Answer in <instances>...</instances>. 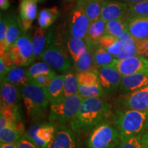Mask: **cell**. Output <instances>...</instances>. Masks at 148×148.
Instances as JSON below:
<instances>
[{"instance_id":"obj_29","label":"cell","mask_w":148,"mask_h":148,"mask_svg":"<svg viewBox=\"0 0 148 148\" xmlns=\"http://www.w3.org/2000/svg\"><path fill=\"white\" fill-rule=\"evenodd\" d=\"M98 45L106 49L114 58L122 49V46L117 38L108 34L103 35L99 39Z\"/></svg>"},{"instance_id":"obj_17","label":"cell","mask_w":148,"mask_h":148,"mask_svg":"<svg viewBox=\"0 0 148 148\" xmlns=\"http://www.w3.org/2000/svg\"><path fill=\"white\" fill-rule=\"evenodd\" d=\"M125 20L127 31L133 37L140 40L148 39V16L132 17Z\"/></svg>"},{"instance_id":"obj_2","label":"cell","mask_w":148,"mask_h":148,"mask_svg":"<svg viewBox=\"0 0 148 148\" xmlns=\"http://www.w3.org/2000/svg\"><path fill=\"white\" fill-rule=\"evenodd\" d=\"M114 124L120 137L141 135L148 128V112L134 109L116 110Z\"/></svg>"},{"instance_id":"obj_20","label":"cell","mask_w":148,"mask_h":148,"mask_svg":"<svg viewBox=\"0 0 148 148\" xmlns=\"http://www.w3.org/2000/svg\"><path fill=\"white\" fill-rule=\"evenodd\" d=\"M25 66H20L14 65L12 66L5 75L1 79H5L8 82L12 83L19 86L20 88L23 86L29 84V81L27 76V69Z\"/></svg>"},{"instance_id":"obj_18","label":"cell","mask_w":148,"mask_h":148,"mask_svg":"<svg viewBox=\"0 0 148 148\" xmlns=\"http://www.w3.org/2000/svg\"><path fill=\"white\" fill-rule=\"evenodd\" d=\"M8 24L7 27L6 35L5 39V47L8 51L9 47H10L16 40L25 32L22 25L20 16L16 14L8 15Z\"/></svg>"},{"instance_id":"obj_43","label":"cell","mask_w":148,"mask_h":148,"mask_svg":"<svg viewBox=\"0 0 148 148\" xmlns=\"http://www.w3.org/2000/svg\"><path fill=\"white\" fill-rule=\"evenodd\" d=\"M17 123H15L9 118L1 114V116H0V129H3L8 126H16Z\"/></svg>"},{"instance_id":"obj_40","label":"cell","mask_w":148,"mask_h":148,"mask_svg":"<svg viewBox=\"0 0 148 148\" xmlns=\"http://www.w3.org/2000/svg\"><path fill=\"white\" fill-rule=\"evenodd\" d=\"M56 76V73L38 75L29 81V84L36 85V86L45 88L50 84Z\"/></svg>"},{"instance_id":"obj_21","label":"cell","mask_w":148,"mask_h":148,"mask_svg":"<svg viewBox=\"0 0 148 148\" xmlns=\"http://www.w3.org/2000/svg\"><path fill=\"white\" fill-rule=\"evenodd\" d=\"M68 51L73 62H75L88 49V43L85 38L69 36L66 40Z\"/></svg>"},{"instance_id":"obj_47","label":"cell","mask_w":148,"mask_h":148,"mask_svg":"<svg viewBox=\"0 0 148 148\" xmlns=\"http://www.w3.org/2000/svg\"><path fill=\"white\" fill-rule=\"evenodd\" d=\"M115 1H123V2H127V3H136L140 2V1H145V0H115Z\"/></svg>"},{"instance_id":"obj_46","label":"cell","mask_w":148,"mask_h":148,"mask_svg":"<svg viewBox=\"0 0 148 148\" xmlns=\"http://www.w3.org/2000/svg\"><path fill=\"white\" fill-rule=\"evenodd\" d=\"M0 148H18L16 143H3L0 144Z\"/></svg>"},{"instance_id":"obj_24","label":"cell","mask_w":148,"mask_h":148,"mask_svg":"<svg viewBox=\"0 0 148 148\" xmlns=\"http://www.w3.org/2000/svg\"><path fill=\"white\" fill-rule=\"evenodd\" d=\"M24 127L21 122L16 126H8L0 129V142L3 143H16L24 134Z\"/></svg>"},{"instance_id":"obj_39","label":"cell","mask_w":148,"mask_h":148,"mask_svg":"<svg viewBox=\"0 0 148 148\" xmlns=\"http://www.w3.org/2000/svg\"><path fill=\"white\" fill-rule=\"evenodd\" d=\"M1 114L9 118L15 123L21 122L18 107L1 106Z\"/></svg>"},{"instance_id":"obj_27","label":"cell","mask_w":148,"mask_h":148,"mask_svg":"<svg viewBox=\"0 0 148 148\" xmlns=\"http://www.w3.org/2000/svg\"><path fill=\"white\" fill-rule=\"evenodd\" d=\"M58 16L59 10L57 7L42 9L38 14V25L42 28L47 29L54 23Z\"/></svg>"},{"instance_id":"obj_38","label":"cell","mask_w":148,"mask_h":148,"mask_svg":"<svg viewBox=\"0 0 148 148\" xmlns=\"http://www.w3.org/2000/svg\"><path fill=\"white\" fill-rule=\"evenodd\" d=\"M8 15L5 16H1V19H0V51H1L0 52H1V56L8 52L6 48L5 47L4 42L7 32V27H8Z\"/></svg>"},{"instance_id":"obj_26","label":"cell","mask_w":148,"mask_h":148,"mask_svg":"<svg viewBox=\"0 0 148 148\" xmlns=\"http://www.w3.org/2000/svg\"><path fill=\"white\" fill-rule=\"evenodd\" d=\"M94 66L97 69L101 66H109L114 63L116 58L106 49L97 45L93 53Z\"/></svg>"},{"instance_id":"obj_44","label":"cell","mask_w":148,"mask_h":148,"mask_svg":"<svg viewBox=\"0 0 148 148\" xmlns=\"http://www.w3.org/2000/svg\"><path fill=\"white\" fill-rule=\"evenodd\" d=\"M10 7L9 0H0V8L1 10H7Z\"/></svg>"},{"instance_id":"obj_42","label":"cell","mask_w":148,"mask_h":148,"mask_svg":"<svg viewBox=\"0 0 148 148\" xmlns=\"http://www.w3.org/2000/svg\"><path fill=\"white\" fill-rule=\"evenodd\" d=\"M136 49L138 56L148 55V39H136Z\"/></svg>"},{"instance_id":"obj_49","label":"cell","mask_w":148,"mask_h":148,"mask_svg":"<svg viewBox=\"0 0 148 148\" xmlns=\"http://www.w3.org/2000/svg\"><path fill=\"white\" fill-rule=\"evenodd\" d=\"M84 1H85V0H84Z\"/></svg>"},{"instance_id":"obj_19","label":"cell","mask_w":148,"mask_h":148,"mask_svg":"<svg viewBox=\"0 0 148 148\" xmlns=\"http://www.w3.org/2000/svg\"><path fill=\"white\" fill-rule=\"evenodd\" d=\"M64 74L56 75L50 84L45 87L50 103L58 102L64 97Z\"/></svg>"},{"instance_id":"obj_12","label":"cell","mask_w":148,"mask_h":148,"mask_svg":"<svg viewBox=\"0 0 148 148\" xmlns=\"http://www.w3.org/2000/svg\"><path fill=\"white\" fill-rule=\"evenodd\" d=\"M125 95L122 97L121 102L125 109H134L148 112V86Z\"/></svg>"},{"instance_id":"obj_23","label":"cell","mask_w":148,"mask_h":148,"mask_svg":"<svg viewBox=\"0 0 148 148\" xmlns=\"http://www.w3.org/2000/svg\"><path fill=\"white\" fill-rule=\"evenodd\" d=\"M87 43V51H86L82 56L79 57L75 62H73L74 68H75V69L77 71V73L87 71L92 69H94V68H92L94 66L93 53L94 50H95L97 45L89 43V42H88Z\"/></svg>"},{"instance_id":"obj_31","label":"cell","mask_w":148,"mask_h":148,"mask_svg":"<svg viewBox=\"0 0 148 148\" xmlns=\"http://www.w3.org/2000/svg\"><path fill=\"white\" fill-rule=\"evenodd\" d=\"M127 30V21L124 17L116 18L106 22L105 34L111 35L117 38L121 33Z\"/></svg>"},{"instance_id":"obj_8","label":"cell","mask_w":148,"mask_h":148,"mask_svg":"<svg viewBox=\"0 0 148 148\" xmlns=\"http://www.w3.org/2000/svg\"><path fill=\"white\" fill-rule=\"evenodd\" d=\"M77 132L64 124L56 125L54 134L47 148H79Z\"/></svg>"},{"instance_id":"obj_7","label":"cell","mask_w":148,"mask_h":148,"mask_svg":"<svg viewBox=\"0 0 148 148\" xmlns=\"http://www.w3.org/2000/svg\"><path fill=\"white\" fill-rule=\"evenodd\" d=\"M8 52L14 65L20 66L30 65L35 59L33 52L32 38L26 32H24L9 47Z\"/></svg>"},{"instance_id":"obj_32","label":"cell","mask_w":148,"mask_h":148,"mask_svg":"<svg viewBox=\"0 0 148 148\" xmlns=\"http://www.w3.org/2000/svg\"><path fill=\"white\" fill-rule=\"evenodd\" d=\"M148 16V0L136 3H129L124 18L125 19L137 16Z\"/></svg>"},{"instance_id":"obj_5","label":"cell","mask_w":148,"mask_h":148,"mask_svg":"<svg viewBox=\"0 0 148 148\" xmlns=\"http://www.w3.org/2000/svg\"><path fill=\"white\" fill-rule=\"evenodd\" d=\"M120 140L116 127L107 122L100 123L92 129L87 140L88 148H115Z\"/></svg>"},{"instance_id":"obj_3","label":"cell","mask_w":148,"mask_h":148,"mask_svg":"<svg viewBox=\"0 0 148 148\" xmlns=\"http://www.w3.org/2000/svg\"><path fill=\"white\" fill-rule=\"evenodd\" d=\"M22 99L27 115L32 119H41L45 116L49 103L45 88L33 84L21 87Z\"/></svg>"},{"instance_id":"obj_41","label":"cell","mask_w":148,"mask_h":148,"mask_svg":"<svg viewBox=\"0 0 148 148\" xmlns=\"http://www.w3.org/2000/svg\"><path fill=\"white\" fill-rule=\"evenodd\" d=\"M18 148H38L29 137L27 133H24L21 138L16 143Z\"/></svg>"},{"instance_id":"obj_22","label":"cell","mask_w":148,"mask_h":148,"mask_svg":"<svg viewBox=\"0 0 148 148\" xmlns=\"http://www.w3.org/2000/svg\"><path fill=\"white\" fill-rule=\"evenodd\" d=\"M106 22L102 18H99L90 24L85 39L89 43L97 45L100 38L106 32Z\"/></svg>"},{"instance_id":"obj_34","label":"cell","mask_w":148,"mask_h":148,"mask_svg":"<svg viewBox=\"0 0 148 148\" xmlns=\"http://www.w3.org/2000/svg\"><path fill=\"white\" fill-rule=\"evenodd\" d=\"M106 92L103 90L100 83L92 86H82L79 85L78 95L83 99L92 97H102Z\"/></svg>"},{"instance_id":"obj_45","label":"cell","mask_w":148,"mask_h":148,"mask_svg":"<svg viewBox=\"0 0 148 148\" xmlns=\"http://www.w3.org/2000/svg\"><path fill=\"white\" fill-rule=\"evenodd\" d=\"M141 140L145 148H148V131L145 132L141 136Z\"/></svg>"},{"instance_id":"obj_30","label":"cell","mask_w":148,"mask_h":148,"mask_svg":"<svg viewBox=\"0 0 148 148\" xmlns=\"http://www.w3.org/2000/svg\"><path fill=\"white\" fill-rule=\"evenodd\" d=\"M79 84L77 73L67 72L64 74V97L77 95L79 92Z\"/></svg>"},{"instance_id":"obj_1","label":"cell","mask_w":148,"mask_h":148,"mask_svg":"<svg viewBox=\"0 0 148 148\" xmlns=\"http://www.w3.org/2000/svg\"><path fill=\"white\" fill-rule=\"evenodd\" d=\"M112 106L101 97L86 98L70 121V127L75 132L86 131L106 122L111 114Z\"/></svg>"},{"instance_id":"obj_28","label":"cell","mask_w":148,"mask_h":148,"mask_svg":"<svg viewBox=\"0 0 148 148\" xmlns=\"http://www.w3.org/2000/svg\"><path fill=\"white\" fill-rule=\"evenodd\" d=\"M41 27H38L35 30L32 38L33 52L35 58L39 57L47 45L48 35L45 34V31Z\"/></svg>"},{"instance_id":"obj_35","label":"cell","mask_w":148,"mask_h":148,"mask_svg":"<svg viewBox=\"0 0 148 148\" xmlns=\"http://www.w3.org/2000/svg\"><path fill=\"white\" fill-rule=\"evenodd\" d=\"M79 85L82 86H92L99 83L98 69H92L89 71L77 73Z\"/></svg>"},{"instance_id":"obj_37","label":"cell","mask_w":148,"mask_h":148,"mask_svg":"<svg viewBox=\"0 0 148 148\" xmlns=\"http://www.w3.org/2000/svg\"><path fill=\"white\" fill-rule=\"evenodd\" d=\"M117 39L119 40V42L121 43L123 49L130 51H134L137 54V51H136V38L133 37L128 31L126 30L121 33L117 37Z\"/></svg>"},{"instance_id":"obj_48","label":"cell","mask_w":148,"mask_h":148,"mask_svg":"<svg viewBox=\"0 0 148 148\" xmlns=\"http://www.w3.org/2000/svg\"><path fill=\"white\" fill-rule=\"evenodd\" d=\"M35 1H36L37 3H42V2H44L45 0H35Z\"/></svg>"},{"instance_id":"obj_4","label":"cell","mask_w":148,"mask_h":148,"mask_svg":"<svg viewBox=\"0 0 148 148\" xmlns=\"http://www.w3.org/2000/svg\"><path fill=\"white\" fill-rule=\"evenodd\" d=\"M83 99L77 94L64 97L58 102L50 103L49 121L56 125L70 122L78 112Z\"/></svg>"},{"instance_id":"obj_16","label":"cell","mask_w":148,"mask_h":148,"mask_svg":"<svg viewBox=\"0 0 148 148\" xmlns=\"http://www.w3.org/2000/svg\"><path fill=\"white\" fill-rule=\"evenodd\" d=\"M37 14V2L35 0H21L19 16L25 32L32 26Z\"/></svg>"},{"instance_id":"obj_11","label":"cell","mask_w":148,"mask_h":148,"mask_svg":"<svg viewBox=\"0 0 148 148\" xmlns=\"http://www.w3.org/2000/svg\"><path fill=\"white\" fill-rule=\"evenodd\" d=\"M99 83L106 94H112L119 89L123 76L113 66L98 68Z\"/></svg>"},{"instance_id":"obj_13","label":"cell","mask_w":148,"mask_h":148,"mask_svg":"<svg viewBox=\"0 0 148 148\" xmlns=\"http://www.w3.org/2000/svg\"><path fill=\"white\" fill-rule=\"evenodd\" d=\"M129 3L115 0H103L100 17L108 22L110 20L124 17Z\"/></svg>"},{"instance_id":"obj_9","label":"cell","mask_w":148,"mask_h":148,"mask_svg":"<svg viewBox=\"0 0 148 148\" xmlns=\"http://www.w3.org/2000/svg\"><path fill=\"white\" fill-rule=\"evenodd\" d=\"M110 66H113L119 71L122 76L132 74L148 72V59L142 56H134L129 58L117 60Z\"/></svg>"},{"instance_id":"obj_36","label":"cell","mask_w":148,"mask_h":148,"mask_svg":"<svg viewBox=\"0 0 148 148\" xmlns=\"http://www.w3.org/2000/svg\"><path fill=\"white\" fill-rule=\"evenodd\" d=\"M142 135L120 137L119 148H145L141 140Z\"/></svg>"},{"instance_id":"obj_25","label":"cell","mask_w":148,"mask_h":148,"mask_svg":"<svg viewBox=\"0 0 148 148\" xmlns=\"http://www.w3.org/2000/svg\"><path fill=\"white\" fill-rule=\"evenodd\" d=\"M84 12L89 19L90 23L100 17L101 4V0H78Z\"/></svg>"},{"instance_id":"obj_10","label":"cell","mask_w":148,"mask_h":148,"mask_svg":"<svg viewBox=\"0 0 148 148\" xmlns=\"http://www.w3.org/2000/svg\"><path fill=\"white\" fill-rule=\"evenodd\" d=\"M90 22L85 12L77 2L73 9L69 23V36L79 38H85Z\"/></svg>"},{"instance_id":"obj_6","label":"cell","mask_w":148,"mask_h":148,"mask_svg":"<svg viewBox=\"0 0 148 148\" xmlns=\"http://www.w3.org/2000/svg\"><path fill=\"white\" fill-rule=\"evenodd\" d=\"M38 58L50 65L58 71L65 72L71 68V62L66 49L62 45L56 43L51 34H48L47 45Z\"/></svg>"},{"instance_id":"obj_15","label":"cell","mask_w":148,"mask_h":148,"mask_svg":"<svg viewBox=\"0 0 148 148\" xmlns=\"http://www.w3.org/2000/svg\"><path fill=\"white\" fill-rule=\"evenodd\" d=\"M21 98V90L19 86L1 79V106L18 107Z\"/></svg>"},{"instance_id":"obj_14","label":"cell","mask_w":148,"mask_h":148,"mask_svg":"<svg viewBox=\"0 0 148 148\" xmlns=\"http://www.w3.org/2000/svg\"><path fill=\"white\" fill-rule=\"evenodd\" d=\"M148 86V72L138 73L123 76L119 90L121 94L136 91Z\"/></svg>"},{"instance_id":"obj_33","label":"cell","mask_w":148,"mask_h":148,"mask_svg":"<svg viewBox=\"0 0 148 148\" xmlns=\"http://www.w3.org/2000/svg\"><path fill=\"white\" fill-rule=\"evenodd\" d=\"M52 73H56L54 69L45 61H42L32 64L30 67L27 69V76L28 77L29 81H30L38 75Z\"/></svg>"}]
</instances>
